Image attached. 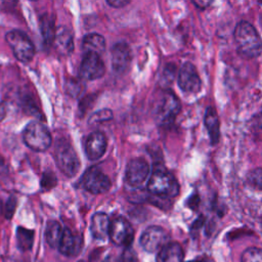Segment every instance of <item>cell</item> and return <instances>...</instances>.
Here are the masks:
<instances>
[{
    "instance_id": "26",
    "label": "cell",
    "mask_w": 262,
    "mask_h": 262,
    "mask_svg": "<svg viewBox=\"0 0 262 262\" xmlns=\"http://www.w3.org/2000/svg\"><path fill=\"white\" fill-rule=\"evenodd\" d=\"M117 262H139V261L136 257V254L130 248H126L125 251L118 258Z\"/></svg>"
},
{
    "instance_id": "23",
    "label": "cell",
    "mask_w": 262,
    "mask_h": 262,
    "mask_svg": "<svg viewBox=\"0 0 262 262\" xmlns=\"http://www.w3.org/2000/svg\"><path fill=\"white\" fill-rule=\"evenodd\" d=\"M16 244L18 249L23 252L31 250L34 244V231L25 227H17Z\"/></svg>"
},
{
    "instance_id": "20",
    "label": "cell",
    "mask_w": 262,
    "mask_h": 262,
    "mask_svg": "<svg viewBox=\"0 0 262 262\" xmlns=\"http://www.w3.org/2000/svg\"><path fill=\"white\" fill-rule=\"evenodd\" d=\"M82 48L86 53L100 54L105 50V40L99 34H89L83 38Z\"/></svg>"
},
{
    "instance_id": "3",
    "label": "cell",
    "mask_w": 262,
    "mask_h": 262,
    "mask_svg": "<svg viewBox=\"0 0 262 262\" xmlns=\"http://www.w3.org/2000/svg\"><path fill=\"white\" fill-rule=\"evenodd\" d=\"M155 119L159 124H169L174 121L180 111V101L169 90L160 92L152 106Z\"/></svg>"
},
{
    "instance_id": "8",
    "label": "cell",
    "mask_w": 262,
    "mask_h": 262,
    "mask_svg": "<svg viewBox=\"0 0 262 262\" xmlns=\"http://www.w3.org/2000/svg\"><path fill=\"white\" fill-rule=\"evenodd\" d=\"M108 236L115 245L129 248L134 238V229L127 219L116 217L111 222Z\"/></svg>"
},
{
    "instance_id": "18",
    "label": "cell",
    "mask_w": 262,
    "mask_h": 262,
    "mask_svg": "<svg viewBox=\"0 0 262 262\" xmlns=\"http://www.w3.org/2000/svg\"><path fill=\"white\" fill-rule=\"evenodd\" d=\"M184 253L180 244L169 242L159 252L156 258L157 262H182Z\"/></svg>"
},
{
    "instance_id": "6",
    "label": "cell",
    "mask_w": 262,
    "mask_h": 262,
    "mask_svg": "<svg viewBox=\"0 0 262 262\" xmlns=\"http://www.w3.org/2000/svg\"><path fill=\"white\" fill-rule=\"evenodd\" d=\"M5 40L10 46L14 56L23 62H29L35 55V46L30 38L19 30L9 31L5 35Z\"/></svg>"
},
{
    "instance_id": "10",
    "label": "cell",
    "mask_w": 262,
    "mask_h": 262,
    "mask_svg": "<svg viewBox=\"0 0 262 262\" xmlns=\"http://www.w3.org/2000/svg\"><path fill=\"white\" fill-rule=\"evenodd\" d=\"M105 67L99 54L86 53L79 68V76L87 81L96 80L104 75Z\"/></svg>"
},
{
    "instance_id": "5",
    "label": "cell",
    "mask_w": 262,
    "mask_h": 262,
    "mask_svg": "<svg viewBox=\"0 0 262 262\" xmlns=\"http://www.w3.org/2000/svg\"><path fill=\"white\" fill-rule=\"evenodd\" d=\"M23 138L27 146L36 151L46 150L52 142L48 129L39 122H32L26 126Z\"/></svg>"
},
{
    "instance_id": "28",
    "label": "cell",
    "mask_w": 262,
    "mask_h": 262,
    "mask_svg": "<svg viewBox=\"0 0 262 262\" xmlns=\"http://www.w3.org/2000/svg\"><path fill=\"white\" fill-rule=\"evenodd\" d=\"M55 183H56V178L53 174H51V173H45L44 174V176L42 178V181H41L42 187L49 189L50 187L54 186Z\"/></svg>"
},
{
    "instance_id": "15",
    "label": "cell",
    "mask_w": 262,
    "mask_h": 262,
    "mask_svg": "<svg viewBox=\"0 0 262 262\" xmlns=\"http://www.w3.org/2000/svg\"><path fill=\"white\" fill-rule=\"evenodd\" d=\"M81 246L82 241L75 235L70 228H63L62 236L57 248L59 253L67 257H74L79 254Z\"/></svg>"
},
{
    "instance_id": "1",
    "label": "cell",
    "mask_w": 262,
    "mask_h": 262,
    "mask_svg": "<svg viewBox=\"0 0 262 262\" xmlns=\"http://www.w3.org/2000/svg\"><path fill=\"white\" fill-rule=\"evenodd\" d=\"M234 40L238 53L247 58H255L262 51V40L257 30L248 21H239L234 29Z\"/></svg>"
},
{
    "instance_id": "24",
    "label": "cell",
    "mask_w": 262,
    "mask_h": 262,
    "mask_svg": "<svg viewBox=\"0 0 262 262\" xmlns=\"http://www.w3.org/2000/svg\"><path fill=\"white\" fill-rule=\"evenodd\" d=\"M242 262H262V249L250 247L246 249L241 257Z\"/></svg>"
},
{
    "instance_id": "27",
    "label": "cell",
    "mask_w": 262,
    "mask_h": 262,
    "mask_svg": "<svg viewBox=\"0 0 262 262\" xmlns=\"http://www.w3.org/2000/svg\"><path fill=\"white\" fill-rule=\"evenodd\" d=\"M112 112L110 110H103V111H99L97 113H95L91 118H90V122L92 121H105V120H110L112 119Z\"/></svg>"
},
{
    "instance_id": "16",
    "label": "cell",
    "mask_w": 262,
    "mask_h": 262,
    "mask_svg": "<svg viewBox=\"0 0 262 262\" xmlns=\"http://www.w3.org/2000/svg\"><path fill=\"white\" fill-rule=\"evenodd\" d=\"M110 217L102 212L95 213L91 218L90 231L92 236L97 241H103L110 233L111 228Z\"/></svg>"
},
{
    "instance_id": "7",
    "label": "cell",
    "mask_w": 262,
    "mask_h": 262,
    "mask_svg": "<svg viewBox=\"0 0 262 262\" xmlns=\"http://www.w3.org/2000/svg\"><path fill=\"white\" fill-rule=\"evenodd\" d=\"M82 184L86 190L93 194L104 193L108 191L112 186L110 178L95 166L86 170L82 177Z\"/></svg>"
},
{
    "instance_id": "21",
    "label": "cell",
    "mask_w": 262,
    "mask_h": 262,
    "mask_svg": "<svg viewBox=\"0 0 262 262\" xmlns=\"http://www.w3.org/2000/svg\"><path fill=\"white\" fill-rule=\"evenodd\" d=\"M63 229L60 224L55 220H50L46 224L45 228V238L47 244L51 248H58L60 238L62 236Z\"/></svg>"
},
{
    "instance_id": "9",
    "label": "cell",
    "mask_w": 262,
    "mask_h": 262,
    "mask_svg": "<svg viewBox=\"0 0 262 262\" xmlns=\"http://www.w3.org/2000/svg\"><path fill=\"white\" fill-rule=\"evenodd\" d=\"M168 239L169 235L163 227L151 225L142 232L139 243L144 251L155 253L157 251L159 252L166 244H168Z\"/></svg>"
},
{
    "instance_id": "11",
    "label": "cell",
    "mask_w": 262,
    "mask_h": 262,
    "mask_svg": "<svg viewBox=\"0 0 262 262\" xmlns=\"http://www.w3.org/2000/svg\"><path fill=\"white\" fill-rule=\"evenodd\" d=\"M178 85L184 92L196 93L201 90L202 81L195 67L191 62H185L178 73Z\"/></svg>"
},
{
    "instance_id": "4",
    "label": "cell",
    "mask_w": 262,
    "mask_h": 262,
    "mask_svg": "<svg viewBox=\"0 0 262 262\" xmlns=\"http://www.w3.org/2000/svg\"><path fill=\"white\" fill-rule=\"evenodd\" d=\"M54 159L59 170L68 177L76 175L80 168V160L73 145L66 139H59L54 148Z\"/></svg>"
},
{
    "instance_id": "19",
    "label": "cell",
    "mask_w": 262,
    "mask_h": 262,
    "mask_svg": "<svg viewBox=\"0 0 262 262\" xmlns=\"http://www.w3.org/2000/svg\"><path fill=\"white\" fill-rule=\"evenodd\" d=\"M205 126L208 130L212 144L218 142L220 137V123L215 107L208 106L204 116Z\"/></svg>"
},
{
    "instance_id": "25",
    "label": "cell",
    "mask_w": 262,
    "mask_h": 262,
    "mask_svg": "<svg viewBox=\"0 0 262 262\" xmlns=\"http://www.w3.org/2000/svg\"><path fill=\"white\" fill-rule=\"evenodd\" d=\"M248 183L256 188L262 189V168L251 170L246 177Z\"/></svg>"
},
{
    "instance_id": "13",
    "label": "cell",
    "mask_w": 262,
    "mask_h": 262,
    "mask_svg": "<svg viewBox=\"0 0 262 262\" xmlns=\"http://www.w3.org/2000/svg\"><path fill=\"white\" fill-rule=\"evenodd\" d=\"M106 137L103 133L99 131H94L90 133L86 139L85 152L90 161H95L100 159L106 149Z\"/></svg>"
},
{
    "instance_id": "30",
    "label": "cell",
    "mask_w": 262,
    "mask_h": 262,
    "mask_svg": "<svg viewBox=\"0 0 262 262\" xmlns=\"http://www.w3.org/2000/svg\"><path fill=\"white\" fill-rule=\"evenodd\" d=\"M106 3L113 7H116V8H121V7H124L126 6L127 4L130 3L129 0H107Z\"/></svg>"
},
{
    "instance_id": "22",
    "label": "cell",
    "mask_w": 262,
    "mask_h": 262,
    "mask_svg": "<svg viewBox=\"0 0 262 262\" xmlns=\"http://www.w3.org/2000/svg\"><path fill=\"white\" fill-rule=\"evenodd\" d=\"M40 30L43 41L46 45H50L54 41L55 29H54V18L49 14H44L40 18Z\"/></svg>"
},
{
    "instance_id": "29",
    "label": "cell",
    "mask_w": 262,
    "mask_h": 262,
    "mask_svg": "<svg viewBox=\"0 0 262 262\" xmlns=\"http://www.w3.org/2000/svg\"><path fill=\"white\" fill-rule=\"evenodd\" d=\"M15 206H16L15 199L14 198H10L8 200V202L6 203V208H5V216H6V218L9 219L13 215Z\"/></svg>"
},
{
    "instance_id": "32",
    "label": "cell",
    "mask_w": 262,
    "mask_h": 262,
    "mask_svg": "<svg viewBox=\"0 0 262 262\" xmlns=\"http://www.w3.org/2000/svg\"><path fill=\"white\" fill-rule=\"evenodd\" d=\"M5 115H6L5 107H4V105L0 102V122L5 118Z\"/></svg>"
},
{
    "instance_id": "12",
    "label": "cell",
    "mask_w": 262,
    "mask_h": 262,
    "mask_svg": "<svg viewBox=\"0 0 262 262\" xmlns=\"http://www.w3.org/2000/svg\"><path fill=\"white\" fill-rule=\"evenodd\" d=\"M149 174V166L142 158H135L129 161L126 167V181L131 186L141 185Z\"/></svg>"
},
{
    "instance_id": "17",
    "label": "cell",
    "mask_w": 262,
    "mask_h": 262,
    "mask_svg": "<svg viewBox=\"0 0 262 262\" xmlns=\"http://www.w3.org/2000/svg\"><path fill=\"white\" fill-rule=\"evenodd\" d=\"M53 45L56 51L61 55H69L72 53L74 49L72 32L66 27L58 28L55 33Z\"/></svg>"
},
{
    "instance_id": "34",
    "label": "cell",
    "mask_w": 262,
    "mask_h": 262,
    "mask_svg": "<svg viewBox=\"0 0 262 262\" xmlns=\"http://www.w3.org/2000/svg\"><path fill=\"white\" fill-rule=\"evenodd\" d=\"M4 166H5V162L4 159L0 156V172H2L4 170Z\"/></svg>"
},
{
    "instance_id": "33",
    "label": "cell",
    "mask_w": 262,
    "mask_h": 262,
    "mask_svg": "<svg viewBox=\"0 0 262 262\" xmlns=\"http://www.w3.org/2000/svg\"><path fill=\"white\" fill-rule=\"evenodd\" d=\"M193 4H195L196 6H200L202 4V8H205L207 7L208 5L211 4V2H201V1H196V2H193Z\"/></svg>"
},
{
    "instance_id": "2",
    "label": "cell",
    "mask_w": 262,
    "mask_h": 262,
    "mask_svg": "<svg viewBox=\"0 0 262 262\" xmlns=\"http://www.w3.org/2000/svg\"><path fill=\"white\" fill-rule=\"evenodd\" d=\"M147 190L157 196L173 198L179 193V184L172 173L158 168L147 182Z\"/></svg>"
},
{
    "instance_id": "14",
    "label": "cell",
    "mask_w": 262,
    "mask_h": 262,
    "mask_svg": "<svg viewBox=\"0 0 262 262\" xmlns=\"http://www.w3.org/2000/svg\"><path fill=\"white\" fill-rule=\"evenodd\" d=\"M112 66L115 72H124L131 61V50L125 42L116 43L112 48Z\"/></svg>"
},
{
    "instance_id": "31",
    "label": "cell",
    "mask_w": 262,
    "mask_h": 262,
    "mask_svg": "<svg viewBox=\"0 0 262 262\" xmlns=\"http://www.w3.org/2000/svg\"><path fill=\"white\" fill-rule=\"evenodd\" d=\"M188 262H214L210 257H207V256H202V257H199L196 259H193L191 261H188Z\"/></svg>"
}]
</instances>
